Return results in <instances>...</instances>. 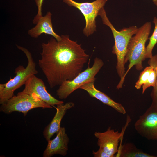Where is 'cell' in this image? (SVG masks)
I'll list each match as a JSON object with an SVG mask.
<instances>
[{"label": "cell", "mask_w": 157, "mask_h": 157, "mask_svg": "<svg viewBox=\"0 0 157 157\" xmlns=\"http://www.w3.org/2000/svg\"><path fill=\"white\" fill-rule=\"evenodd\" d=\"M61 36L59 41L53 37L42 44L41 58L38 62L51 88L77 76L89 57L76 41L67 35Z\"/></svg>", "instance_id": "6da1fadb"}, {"label": "cell", "mask_w": 157, "mask_h": 157, "mask_svg": "<svg viewBox=\"0 0 157 157\" xmlns=\"http://www.w3.org/2000/svg\"><path fill=\"white\" fill-rule=\"evenodd\" d=\"M151 28V22H146L138 28L135 34L130 39L124 59L125 64L127 62L129 63L128 68L122 79L117 85V89L122 88L126 75L134 66L138 70H141L143 68L142 62L146 59L145 44L149 39Z\"/></svg>", "instance_id": "7a4b0ae2"}, {"label": "cell", "mask_w": 157, "mask_h": 157, "mask_svg": "<svg viewBox=\"0 0 157 157\" xmlns=\"http://www.w3.org/2000/svg\"><path fill=\"white\" fill-rule=\"evenodd\" d=\"M98 15L101 17L103 24L110 28L113 35L115 44L113 47L112 53L117 57L116 69L121 81L125 73L124 59L128 46L130 39L135 34L138 28L133 26L117 31L108 17L104 7L100 10Z\"/></svg>", "instance_id": "3957f363"}, {"label": "cell", "mask_w": 157, "mask_h": 157, "mask_svg": "<svg viewBox=\"0 0 157 157\" xmlns=\"http://www.w3.org/2000/svg\"><path fill=\"white\" fill-rule=\"evenodd\" d=\"M17 48L22 51L27 58L28 63L25 68L19 65L15 70V76L13 78L10 77L6 83L0 84V104L6 102L14 95V91L24 85L28 79L31 76L38 73L36 64L31 52L25 48L17 45Z\"/></svg>", "instance_id": "277c9868"}, {"label": "cell", "mask_w": 157, "mask_h": 157, "mask_svg": "<svg viewBox=\"0 0 157 157\" xmlns=\"http://www.w3.org/2000/svg\"><path fill=\"white\" fill-rule=\"evenodd\" d=\"M38 108H52V106L45 102L35 94H28L20 92L1 104L0 111L6 114L14 112H20L25 116L29 111Z\"/></svg>", "instance_id": "5b68a950"}, {"label": "cell", "mask_w": 157, "mask_h": 157, "mask_svg": "<svg viewBox=\"0 0 157 157\" xmlns=\"http://www.w3.org/2000/svg\"><path fill=\"white\" fill-rule=\"evenodd\" d=\"M88 67L81 72L77 76L71 80L64 81L59 86L56 91V95L60 99H65L75 90L85 83L95 81V76L104 65L101 59L96 58L91 67L89 66V61Z\"/></svg>", "instance_id": "8992f818"}, {"label": "cell", "mask_w": 157, "mask_h": 157, "mask_svg": "<svg viewBox=\"0 0 157 157\" xmlns=\"http://www.w3.org/2000/svg\"><path fill=\"white\" fill-rule=\"evenodd\" d=\"M69 6L78 9L84 17L85 25L83 31L88 37L96 30L95 19L100 10L105 5L108 0H96L91 2L79 3L73 0H63Z\"/></svg>", "instance_id": "52a82bcc"}, {"label": "cell", "mask_w": 157, "mask_h": 157, "mask_svg": "<svg viewBox=\"0 0 157 157\" xmlns=\"http://www.w3.org/2000/svg\"><path fill=\"white\" fill-rule=\"evenodd\" d=\"M134 126L141 136L148 140H157V106L151 105L140 116Z\"/></svg>", "instance_id": "ba28073f"}, {"label": "cell", "mask_w": 157, "mask_h": 157, "mask_svg": "<svg viewBox=\"0 0 157 157\" xmlns=\"http://www.w3.org/2000/svg\"><path fill=\"white\" fill-rule=\"evenodd\" d=\"M22 93L28 94H36L42 101L51 106L64 103L58 100L49 93L43 80L34 75L31 76L26 82Z\"/></svg>", "instance_id": "9c48e42d"}, {"label": "cell", "mask_w": 157, "mask_h": 157, "mask_svg": "<svg viewBox=\"0 0 157 157\" xmlns=\"http://www.w3.org/2000/svg\"><path fill=\"white\" fill-rule=\"evenodd\" d=\"M123 133L115 131L109 127L104 132H96L95 136L98 139L97 144L110 156H115L119 150V142L123 137Z\"/></svg>", "instance_id": "30bf717a"}, {"label": "cell", "mask_w": 157, "mask_h": 157, "mask_svg": "<svg viewBox=\"0 0 157 157\" xmlns=\"http://www.w3.org/2000/svg\"><path fill=\"white\" fill-rule=\"evenodd\" d=\"M56 134L55 138L47 141V146L43 153V157H51L55 154L63 156L67 155L69 140L65 128L61 127Z\"/></svg>", "instance_id": "8fae6325"}, {"label": "cell", "mask_w": 157, "mask_h": 157, "mask_svg": "<svg viewBox=\"0 0 157 157\" xmlns=\"http://www.w3.org/2000/svg\"><path fill=\"white\" fill-rule=\"evenodd\" d=\"M74 103L72 102H68L64 104V103L56 105V111L53 119L50 123L45 128L43 132V135L47 141L55 133H56L60 128L61 120L67 111L74 107Z\"/></svg>", "instance_id": "7c38bea8"}, {"label": "cell", "mask_w": 157, "mask_h": 157, "mask_svg": "<svg viewBox=\"0 0 157 157\" xmlns=\"http://www.w3.org/2000/svg\"><path fill=\"white\" fill-rule=\"evenodd\" d=\"M94 81L87 82L81 86L79 89L86 91L91 97L98 99L103 104L112 107L117 112L125 114L126 111L122 104L115 101L104 93L97 89L94 86Z\"/></svg>", "instance_id": "4fadbf2b"}, {"label": "cell", "mask_w": 157, "mask_h": 157, "mask_svg": "<svg viewBox=\"0 0 157 157\" xmlns=\"http://www.w3.org/2000/svg\"><path fill=\"white\" fill-rule=\"evenodd\" d=\"M51 15V12H48L45 15L39 19L34 27L28 31V34L32 37L37 38L44 33L51 35L57 41L60 40L61 36L57 34L53 30Z\"/></svg>", "instance_id": "5bb4252c"}, {"label": "cell", "mask_w": 157, "mask_h": 157, "mask_svg": "<svg viewBox=\"0 0 157 157\" xmlns=\"http://www.w3.org/2000/svg\"><path fill=\"white\" fill-rule=\"evenodd\" d=\"M116 157H156L143 152L138 148L133 143H127L119 147Z\"/></svg>", "instance_id": "9a60e30c"}, {"label": "cell", "mask_w": 157, "mask_h": 157, "mask_svg": "<svg viewBox=\"0 0 157 157\" xmlns=\"http://www.w3.org/2000/svg\"><path fill=\"white\" fill-rule=\"evenodd\" d=\"M153 22L154 24V28L151 36L149 38V43L146 47L145 59L150 58L153 56L152 50L157 43V17H154Z\"/></svg>", "instance_id": "2e32d148"}, {"label": "cell", "mask_w": 157, "mask_h": 157, "mask_svg": "<svg viewBox=\"0 0 157 157\" xmlns=\"http://www.w3.org/2000/svg\"><path fill=\"white\" fill-rule=\"evenodd\" d=\"M148 63L150 66L154 68L155 70L156 75V82L155 86L153 89L151 94V96L152 99V102L151 105L157 106V55H155L149 58L148 61Z\"/></svg>", "instance_id": "e0dca14e"}, {"label": "cell", "mask_w": 157, "mask_h": 157, "mask_svg": "<svg viewBox=\"0 0 157 157\" xmlns=\"http://www.w3.org/2000/svg\"><path fill=\"white\" fill-rule=\"evenodd\" d=\"M152 67L150 66L147 67L140 73L135 85L137 89H140L142 85L146 82L149 76Z\"/></svg>", "instance_id": "ac0fdd59"}, {"label": "cell", "mask_w": 157, "mask_h": 157, "mask_svg": "<svg viewBox=\"0 0 157 157\" xmlns=\"http://www.w3.org/2000/svg\"><path fill=\"white\" fill-rule=\"evenodd\" d=\"M150 74L146 82L142 85V93L144 94L146 89L151 86L154 87L156 84V79L155 69L152 67Z\"/></svg>", "instance_id": "d6986e66"}, {"label": "cell", "mask_w": 157, "mask_h": 157, "mask_svg": "<svg viewBox=\"0 0 157 157\" xmlns=\"http://www.w3.org/2000/svg\"><path fill=\"white\" fill-rule=\"evenodd\" d=\"M38 8V12L33 20V22L36 24L39 19L42 16V6L44 0H34Z\"/></svg>", "instance_id": "ffe728a7"}, {"label": "cell", "mask_w": 157, "mask_h": 157, "mask_svg": "<svg viewBox=\"0 0 157 157\" xmlns=\"http://www.w3.org/2000/svg\"><path fill=\"white\" fill-rule=\"evenodd\" d=\"M92 154L94 157H110L103 149L100 147L97 151H93Z\"/></svg>", "instance_id": "44dd1931"}, {"label": "cell", "mask_w": 157, "mask_h": 157, "mask_svg": "<svg viewBox=\"0 0 157 157\" xmlns=\"http://www.w3.org/2000/svg\"><path fill=\"white\" fill-rule=\"evenodd\" d=\"M152 1L154 5L157 6V0H152Z\"/></svg>", "instance_id": "7402d4cb"}]
</instances>
